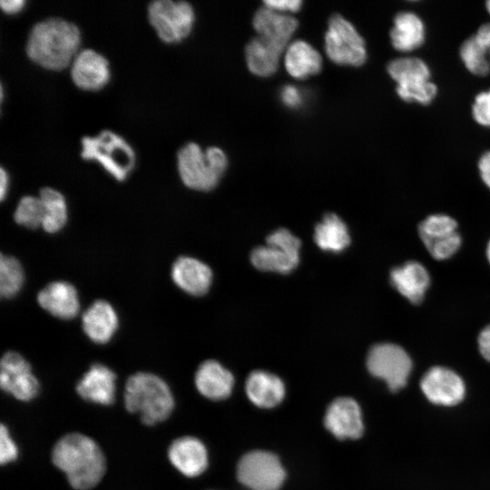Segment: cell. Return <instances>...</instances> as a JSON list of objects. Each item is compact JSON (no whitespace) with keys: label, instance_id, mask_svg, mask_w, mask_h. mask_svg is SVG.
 I'll list each match as a JSON object with an SVG mask.
<instances>
[{"label":"cell","instance_id":"obj_1","mask_svg":"<svg viewBox=\"0 0 490 490\" xmlns=\"http://www.w3.org/2000/svg\"><path fill=\"white\" fill-rule=\"evenodd\" d=\"M52 462L75 490H89L103 477L105 456L98 444L81 433L62 436L52 450Z\"/></svg>","mask_w":490,"mask_h":490},{"label":"cell","instance_id":"obj_2","mask_svg":"<svg viewBox=\"0 0 490 490\" xmlns=\"http://www.w3.org/2000/svg\"><path fill=\"white\" fill-rule=\"evenodd\" d=\"M80 43L81 32L75 24L61 17H50L31 28L25 52L34 64L59 71L72 64Z\"/></svg>","mask_w":490,"mask_h":490},{"label":"cell","instance_id":"obj_3","mask_svg":"<svg viewBox=\"0 0 490 490\" xmlns=\"http://www.w3.org/2000/svg\"><path fill=\"white\" fill-rule=\"evenodd\" d=\"M125 408L140 416L146 426L165 421L174 408V397L168 384L149 372H138L126 381Z\"/></svg>","mask_w":490,"mask_h":490},{"label":"cell","instance_id":"obj_4","mask_svg":"<svg viewBox=\"0 0 490 490\" xmlns=\"http://www.w3.org/2000/svg\"><path fill=\"white\" fill-rule=\"evenodd\" d=\"M227 166L225 152L215 146L203 151L199 144L188 142L177 152L179 175L185 186L196 191L214 189Z\"/></svg>","mask_w":490,"mask_h":490},{"label":"cell","instance_id":"obj_5","mask_svg":"<svg viewBox=\"0 0 490 490\" xmlns=\"http://www.w3.org/2000/svg\"><path fill=\"white\" fill-rule=\"evenodd\" d=\"M81 144V157L99 162L118 181H125L135 166L132 147L112 131L104 130L93 137L85 136Z\"/></svg>","mask_w":490,"mask_h":490},{"label":"cell","instance_id":"obj_6","mask_svg":"<svg viewBox=\"0 0 490 490\" xmlns=\"http://www.w3.org/2000/svg\"><path fill=\"white\" fill-rule=\"evenodd\" d=\"M387 71L397 83V95L406 102L428 104L437 93L436 85L430 81L428 66L417 57L394 59Z\"/></svg>","mask_w":490,"mask_h":490},{"label":"cell","instance_id":"obj_7","mask_svg":"<svg viewBox=\"0 0 490 490\" xmlns=\"http://www.w3.org/2000/svg\"><path fill=\"white\" fill-rule=\"evenodd\" d=\"M148 20L164 43H179L192 30L195 14L185 1L155 0L147 8Z\"/></svg>","mask_w":490,"mask_h":490},{"label":"cell","instance_id":"obj_8","mask_svg":"<svg viewBox=\"0 0 490 490\" xmlns=\"http://www.w3.org/2000/svg\"><path fill=\"white\" fill-rule=\"evenodd\" d=\"M325 51L333 63L340 65L360 66L367 60L364 39L356 27L338 14L328 20Z\"/></svg>","mask_w":490,"mask_h":490},{"label":"cell","instance_id":"obj_9","mask_svg":"<svg viewBox=\"0 0 490 490\" xmlns=\"http://www.w3.org/2000/svg\"><path fill=\"white\" fill-rule=\"evenodd\" d=\"M299 248L300 240L281 228L268 236L266 245L252 250L250 261L260 270L289 273L299 263Z\"/></svg>","mask_w":490,"mask_h":490},{"label":"cell","instance_id":"obj_10","mask_svg":"<svg viewBox=\"0 0 490 490\" xmlns=\"http://www.w3.org/2000/svg\"><path fill=\"white\" fill-rule=\"evenodd\" d=\"M237 477L251 490H278L285 480L286 472L276 455L254 450L240 459Z\"/></svg>","mask_w":490,"mask_h":490},{"label":"cell","instance_id":"obj_11","mask_svg":"<svg viewBox=\"0 0 490 490\" xmlns=\"http://www.w3.org/2000/svg\"><path fill=\"white\" fill-rule=\"evenodd\" d=\"M367 367L373 376L386 381L391 391H397L406 386L412 369V361L398 345L381 343L369 350Z\"/></svg>","mask_w":490,"mask_h":490},{"label":"cell","instance_id":"obj_12","mask_svg":"<svg viewBox=\"0 0 490 490\" xmlns=\"http://www.w3.org/2000/svg\"><path fill=\"white\" fill-rule=\"evenodd\" d=\"M0 367V386L5 393L23 402L37 397L40 384L23 356L8 351L4 354Z\"/></svg>","mask_w":490,"mask_h":490},{"label":"cell","instance_id":"obj_13","mask_svg":"<svg viewBox=\"0 0 490 490\" xmlns=\"http://www.w3.org/2000/svg\"><path fill=\"white\" fill-rule=\"evenodd\" d=\"M456 221L444 214H434L418 226L419 236L430 255L446 260L455 254L461 245Z\"/></svg>","mask_w":490,"mask_h":490},{"label":"cell","instance_id":"obj_14","mask_svg":"<svg viewBox=\"0 0 490 490\" xmlns=\"http://www.w3.org/2000/svg\"><path fill=\"white\" fill-rule=\"evenodd\" d=\"M421 389L431 402L454 406L465 396V384L462 378L453 370L444 367H434L424 375Z\"/></svg>","mask_w":490,"mask_h":490},{"label":"cell","instance_id":"obj_15","mask_svg":"<svg viewBox=\"0 0 490 490\" xmlns=\"http://www.w3.org/2000/svg\"><path fill=\"white\" fill-rule=\"evenodd\" d=\"M111 76L109 62L93 49L79 52L71 64V78L74 83L84 91L103 88Z\"/></svg>","mask_w":490,"mask_h":490},{"label":"cell","instance_id":"obj_16","mask_svg":"<svg viewBox=\"0 0 490 490\" xmlns=\"http://www.w3.org/2000/svg\"><path fill=\"white\" fill-rule=\"evenodd\" d=\"M324 424L339 439L358 438L364 429L358 404L350 397H338L328 407Z\"/></svg>","mask_w":490,"mask_h":490},{"label":"cell","instance_id":"obj_17","mask_svg":"<svg viewBox=\"0 0 490 490\" xmlns=\"http://www.w3.org/2000/svg\"><path fill=\"white\" fill-rule=\"evenodd\" d=\"M76 392L88 402L112 405L115 399L116 375L103 364H93L77 383Z\"/></svg>","mask_w":490,"mask_h":490},{"label":"cell","instance_id":"obj_18","mask_svg":"<svg viewBox=\"0 0 490 490\" xmlns=\"http://www.w3.org/2000/svg\"><path fill=\"white\" fill-rule=\"evenodd\" d=\"M171 464L182 475L195 477L208 466V453L203 443L191 436L175 439L168 448Z\"/></svg>","mask_w":490,"mask_h":490},{"label":"cell","instance_id":"obj_19","mask_svg":"<svg viewBox=\"0 0 490 490\" xmlns=\"http://www.w3.org/2000/svg\"><path fill=\"white\" fill-rule=\"evenodd\" d=\"M172 278L174 283L185 292L201 296L208 291L211 284L212 272L202 261L183 256L174 261Z\"/></svg>","mask_w":490,"mask_h":490},{"label":"cell","instance_id":"obj_20","mask_svg":"<svg viewBox=\"0 0 490 490\" xmlns=\"http://www.w3.org/2000/svg\"><path fill=\"white\" fill-rule=\"evenodd\" d=\"M39 305L54 317L70 319L79 311L75 288L65 281H55L44 287L37 295Z\"/></svg>","mask_w":490,"mask_h":490},{"label":"cell","instance_id":"obj_21","mask_svg":"<svg viewBox=\"0 0 490 490\" xmlns=\"http://www.w3.org/2000/svg\"><path fill=\"white\" fill-rule=\"evenodd\" d=\"M298 25L299 22L296 18L266 6L260 8L253 17V26L259 36L284 49Z\"/></svg>","mask_w":490,"mask_h":490},{"label":"cell","instance_id":"obj_22","mask_svg":"<svg viewBox=\"0 0 490 490\" xmlns=\"http://www.w3.org/2000/svg\"><path fill=\"white\" fill-rule=\"evenodd\" d=\"M118 327V317L105 300H96L83 315V328L87 337L98 344L111 340Z\"/></svg>","mask_w":490,"mask_h":490},{"label":"cell","instance_id":"obj_23","mask_svg":"<svg viewBox=\"0 0 490 490\" xmlns=\"http://www.w3.org/2000/svg\"><path fill=\"white\" fill-rule=\"evenodd\" d=\"M390 280L394 288L414 304L421 302L430 282L427 270L417 261L394 268Z\"/></svg>","mask_w":490,"mask_h":490},{"label":"cell","instance_id":"obj_24","mask_svg":"<svg viewBox=\"0 0 490 490\" xmlns=\"http://www.w3.org/2000/svg\"><path fill=\"white\" fill-rule=\"evenodd\" d=\"M233 383L232 374L215 360L201 363L195 374V385L198 391L205 397L213 400L229 397Z\"/></svg>","mask_w":490,"mask_h":490},{"label":"cell","instance_id":"obj_25","mask_svg":"<svg viewBox=\"0 0 490 490\" xmlns=\"http://www.w3.org/2000/svg\"><path fill=\"white\" fill-rule=\"evenodd\" d=\"M459 54L473 74L485 76L490 72V24H482L475 34L463 42Z\"/></svg>","mask_w":490,"mask_h":490},{"label":"cell","instance_id":"obj_26","mask_svg":"<svg viewBox=\"0 0 490 490\" xmlns=\"http://www.w3.org/2000/svg\"><path fill=\"white\" fill-rule=\"evenodd\" d=\"M246 394L250 400L260 407H273L285 395V386L276 375L264 371L251 372L246 381Z\"/></svg>","mask_w":490,"mask_h":490},{"label":"cell","instance_id":"obj_27","mask_svg":"<svg viewBox=\"0 0 490 490\" xmlns=\"http://www.w3.org/2000/svg\"><path fill=\"white\" fill-rule=\"evenodd\" d=\"M393 47L401 52H410L420 47L425 40V25L413 12H400L394 18L390 30Z\"/></svg>","mask_w":490,"mask_h":490},{"label":"cell","instance_id":"obj_28","mask_svg":"<svg viewBox=\"0 0 490 490\" xmlns=\"http://www.w3.org/2000/svg\"><path fill=\"white\" fill-rule=\"evenodd\" d=\"M284 48L261 36L253 38L246 46V62L255 75L267 77L276 73Z\"/></svg>","mask_w":490,"mask_h":490},{"label":"cell","instance_id":"obj_29","mask_svg":"<svg viewBox=\"0 0 490 490\" xmlns=\"http://www.w3.org/2000/svg\"><path fill=\"white\" fill-rule=\"evenodd\" d=\"M284 64L289 75L304 79L320 72L322 59L318 52L309 43L297 40L287 47Z\"/></svg>","mask_w":490,"mask_h":490},{"label":"cell","instance_id":"obj_30","mask_svg":"<svg viewBox=\"0 0 490 490\" xmlns=\"http://www.w3.org/2000/svg\"><path fill=\"white\" fill-rule=\"evenodd\" d=\"M314 240L324 250L338 252L348 247L350 237L343 220L336 214L328 213L315 227Z\"/></svg>","mask_w":490,"mask_h":490},{"label":"cell","instance_id":"obj_31","mask_svg":"<svg viewBox=\"0 0 490 490\" xmlns=\"http://www.w3.org/2000/svg\"><path fill=\"white\" fill-rule=\"evenodd\" d=\"M39 197L44 207L42 227L48 233L59 231L67 220V207L64 195L53 188L45 187L41 189Z\"/></svg>","mask_w":490,"mask_h":490},{"label":"cell","instance_id":"obj_32","mask_svg":"<svg viewBox=\"0 0 490 490\" xmlns=\"http://www.w3.org/2000/svg\"><path fill=\"white\" fill-rule=\"evenodd\" d=\"M24 283V272L20 262L14 257L1 254L0 293L3 298L15 297Z\"/></svg>","mask_w":490,"mask_h":490},{"label":"cell","instance_id":"obj_33","mask_svg":"<svg viewBox=\"0 0 490 490\" xmlns=\"http://www.w3.org/2000/svg\"><path fill=\"white\" fill-rule=\"evenodd\" d=\"M15 220L26 228L36 229L43 225L44 207L40 197L24 196L15 211Z\"/></svg>","mask_w":490,"mask_h":490},{"label":"cell","instance_id":"obj_34","mask_svg":"<svg viewBox=\"0 0 490 490\" xmlns=\"http://www.w3.org/2000/svg\"><path fill=\"white\" fill-rule=\"evenodd\" d=\"M18 447L13 439L6 426L1 425L0 428V463L6 465L15 461L18 457Z\"/></svg>","mask_w":490,"mask_h":490},{"label":"cell","instance_id":"obj_35","mask_svg":"<svg viewBox=\"0 0 490 490\" xmlns=\"http://www.w3.org/2000/svg\"><path fill=\"white\" fill-rule=\"evenodd\" d=\"M472 114L478 124L490 127V90L481 92L475 96Z\"/></svg>","mask_w":490,"mask_h":490},{"label":"cell","instance_id":"obj_36","mask_svg":"<svg viewBox=\"0 0 490 490\" xmlns=\"http://www.w3.org/2000/svg\"><path fill=\"white\" fill-rule=\"evenodd\" d=\"M283 103L289 108H297L302 103V93L294 85H285L280 91Z\"/></svg>","mask_w":490,"mask_h":490},{"label":"cell","instance_id":"obj_37","mask_svg":"<svg viewBox=\"0 0 490 490\" xmlns=\"http://www.w3.org/2000/svg\"><path fill=\"white\" fill-rule=\"evenodd\" d=\"M266 7L277 12L289 11L297 12L301 8L302 1L300 0H266L264 1Z\"/></svg>","mask_w":490,"mask_h":490},{"label":"cell","instance_id":"obj_38","mask_svg":"<svg viewBox=\"0 0 490 490\" xmlns=\"http://www.w3.org/2000/svg\"><path fill=\"white\" fill-rule=\"evenodd\" d=\"M478 346L482 356L490 361V324L478 336Z\"/></svg>","mask_w":490,"mask_h":490},{"label":"cell","instance_id":"obj_39","mask_svg":"<svg viewBox=\"0 0 490 490\" xmlns=\"http://www.w3.org/2000/svg\"><path fill=\"white\" fill-rule=\"evenodd\" d=\"M478 170L484 183L490 188V151L485 152L478 161Z\"/></svg>","mask_w":490,"mask_h":490},{"label":"cell","instance_id":"obj_40","mask_svg":"<svg viewBox=\"0 0 490 490\" xmlns=\"http://www.w3.org/2000/svg\"><path fill=\"white\" fill-rule=\"evenodd\" d=\"M25 2L24 0H1L2 10L8 15H14L22 10Z\"/></svg>","mask_w":490,"mask_h":490},{"label":"cell","instance_id":"obj_41","mask_svg":"<svg viewBox=\"0 0 490 490\" xmlns=\"http://www.w3.org/2000/svg\"><path fill=\"white\" fill-rule=\"evenodd\" d=\"M0 197L3 201L5 197L8 188V175L3 167H1L0 171Z\"/></svg>","mask_w":490,"mask_h":490},{"label":"cell","instance_id":"obj_42","mask_svg":"<svg viewBox=\"0 0 490 490\" xmlns=\"http://www.w3.org/2000/svg\"><path fill=\"white\" fill-rule=\"evenodd\" d=\"M486 254H487V259H488V260L490 262V241H489L488 246H487Z\"/></svg>","mask_w":490,"mask_h":490},{"label":"cell","instance_id":"obj_43","mask_svg":"<svg viewBox=\"0 0 490 490\" xmlns=\"http://www.w3.org/2000/svg\"><path fill=\"white\" fill-rule=\"evenodd\" d=\"M486 9L488 13L490 14V0L486 2Z\"/></svg>","mask_w":490,"mask_h":490}]
</instances>
